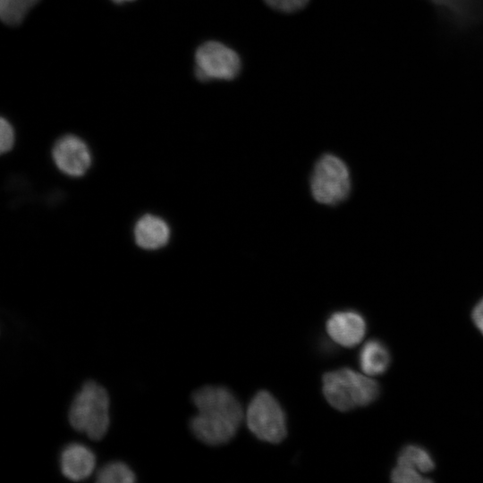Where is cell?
Here are the masks:
<instances>
[{
    "label": "cell",
    "mask_w": 483,
    "mask_h": 483,
    "mask_svg": "<svg viewBox=\"0 0 483 483\" xmlns=\"http://www.w3.org/2000/svg\"><path fill=\"white\" fill-rule=\"evenodd\" d=\"M198 413L190 420L194 436L208 445L228 443L236 434L243 411L235 395L226 387L205 386L192 394Z\"/></svg>",
    "instance_id": "obj_1"
},
{
    "label": "cell",
    "mask_w": 483,
    "mask_h": 483,
    "mask_svg": "<svg viewBox=\"0 0 483 483\" xmlns=\"http://www.w3.org/2000/svg\"><path fill=\"white\" fill-rule=\"evenodd\" d=\"M322 382L326 400L339 411L369 405L379 394V386L376 380L349 368L325 373Z\"/></svg>",
    "instance_id": "obj_2"
},
{
    "label": "cell",
    "mask_w": 483,
    "mask_h": 483,
    "mask_svg": "<svg viewBox=\"0 0 483 483\" xmlns=\"http://www.w3.org/2000/svg\"><path fill=\"white\" fill-rule=\"evenodd\" d=\"M109 396L106 390L93 380L86 381L74 396L69 411L68 420L73 429L97 441L107 433Z\"/></svg>",
    "instance_id": "obj_3"
},
{
    "label": "cell",
    "mask_w": 483,
    "mask_h": 483,
    "mask_svg": "<svg viewBox=\"0 0 483 483\" xmlns=\"http://www.w3.org/2000/svg\"><path fill=\"white\" fill-rule=\"evenodd\" d=\"M246 423L257 438L271 444L282 442L287 435L284 411L267 390L258 391L250 400L246 411Z\"/></svg>",
    "instance_id": "obj_4"
},
{
    "label": "cell",
    "mask_w": 483,
    "mask_h": 483,
    "mask_svg": "<svg viewBox=\"0 0 483 483\" xmlns=\"http://www.w3.org/2000/svg\"><path fill=\"white\" fill-rule=\"evenodd\" d=\"M310 189L314 199L326 205H335L349 195L351 178L348 167L339 157L326 154L315 165Z\"/></svg>",
    "instance_id": "obj_5"
},
{
    "label": "cell",
    "mask_w": 483,
    "mask_h": 483,
    "mask_svg": "<svg viewBox=\"0 0 483 483\" xmlns=\"http://www.w3.org/2000/svg\"><path fill=\"white\" fill-rule=\"evenodd\" d=\"M195 76L200 81L231 80L242 70V60L235 50L222 42L209 40L195 53Z\"/></svg>",
    "instance_id": "obj_6"
},
{
    "label": "cell",
    "mask_w": 483,
    "mask_h": 483,
    "mask_svg": "<svg viewBox=\"0 0 483 483\" xmlns=\"http://www.w3.org/2000/svg\"><path fill=\"white\" fill-rule=\"evenodd\" d=\"M52 156L59 170L71 176L83 175L91 165L88 146L74 135L59 139L53 148Z\"/></svg>",
    "instance_id": "obj_7"
},
{
    "label": "cell",
    "mask_w": 483,
    "mask_h": 483,
    "mask_svg": "<svg viewBox=\"0 0 483 483\" xmlns=\"http://www.w3.org/2000/svg\"><path fill=\"white\" fill-rule=\"evenodd\" d=\"M326 329L336 343L343 347H353L363 340L367 326L359 312L342 310L333 313L327 318Z\"/></svg>",
    "instance_id": "obj_8"
},
{
    "label": "cell",
    "mask_w": 483,
    "mask_h": 483,
    "mask_svg": "<svg viewBox=\"0 0 483 483\" xmlns=\"http://www.w3.org/2000/svg\"><path fill=\"white\" fill-rule=\"evenodd\" d=\"M60 470L63 475L73 481L83 480L94 471L96 455L87 445L72 442L66 445L60 453Z\"/></svg>",
    "instance_id": "obj_9"
},
{
    "label": "cell",
    "mask_w": 483,
    "mask_h": 483,
    "mask_svg": "<svg viewBox=\"0 0 483 483\" xmlns=\"http://www.w3.org/2000/svg\"><path fill=\"white\" fill-rule=\"evenodd\" d=\"M170 233L164 219L150 214L141 216L134 227L136 243L145 250L164 247L170 239Z\"/></svg>",
    "instance_id": "obj_10"
},
{
    "label": "cell",
    "mask_w": 483,
    "mask_h": 483,
    "mask_svg": "<svg viewBox=\"0 0 483 483\" xmlns=\"http://www.w3.org/2000/svg\"><path fill=\"white\" fill-rule=\"evenodd\" d=\"M390 352L379 340H369L360 349L359 363L362 372L370 377L386 371L390 364Z\"/></svg>",
    "instance_id": "obj_11"
},
{
    "label": "cell",
    "mask_w": 483,
    "mask_h": 483,
    "mask_svg": "<svg viewBox=\"0 0 483 483\" xmlns=\"http://www.w3.org/2000/svg\"><path fill=\"white\" fill-rule=\"evenodd\" d=\"M397 462L409 465L421 473L429 472L435 467L434 460L429 453L415 445L402 448L398 455Z\"/></svg>",
    "instance_id": "obj_12"
},
{
    "label": "cell",
    "mask_w": 483,
    "mask_h": 483,
    "mask_svg": "<svg viewBox=\"0 0 483 483\" xmlns=\"http://www.w3.org/2000/svg\"><path fill=\"white\" fill-rule=\"evenodd\" d=\"M99 483H132L136 475L123 462L114 461L104 464L97 472Z\"/></svg>",
    "instance_id": "obj_13"
},
{
    "label": "cell",
    "mask_w": 483,
    "mask_h": 483,
    "mask_svg": "<svg viewBox=\"0 0 483 483\" xmlns=\"http://www.w3.org/2000/svg\"><path fill=\"white\" fill-rule=\"evenodd\" d=\"M38 0H0V17L8 25L22 21L28 12Z\"/></svg>",
    "instance_id": "obj_14"
},
{
    "label": "cell",
    "mask_w": 483,
    "mask_h": 483,
    "mask_svg": "<svg viewBox=\"0 0 483 483\" xmlns=\"http://www.w3.org/2000/svg\"><path fill=\"white\" fill-rule=\"evenodd\" d=\"M391 479L395 483H425L430 481L420 471L409 465L399 462H397L391 472Z\"/></svg>",
    "instance_id": "obj_15"
},
{
    "label": "cell",
    "mask_w": 483,
    "mask_h": 483,
    "mask_svg": "<svg viewBox=\"0 0 483 483\" xmlns=\"http://www.w3.org/2000/svg\"><path fill=\"white\" fill-rule=\"evenodd\" d=\"M271 9L284 13H293L307 6L309 0H263Z\"/></svg>",
    "instance_id": "obj_16"
},
{
    "label": "cell",
    "mask_w": 483,
    "mask_h": 483,
    "mask_svg": "<svg viewBox=\"0 0 483 483\" xmlns=\"http://www.w3.org/2000/svg\"><path fill=\"white\" fill-rule=\"evenodd\" d=\"M0 149L2 153L9 151L14 143V131L12 124L4 117L0 122Z\"/></svg>",
    "instance_id": "obj_17"
},
{
    "label": "cell",
    "mask_w": 483,
    "mask_h": 483,
    "mask_svg": "<svg viewBox=\"0 0 483 483\" xmlns=\"http://www.w3.org/2000/svg\"><path fill=\"white\" fill-rule=\"evenodd\" d=\"M472 320L477 328L483 335V299L474 307L472 311Z\"/></svg>",
    "instance_id": "obj_18"
},
{
    "label": "cell",
    "mask_w": 483,
    "mask_h": 483,
    "mask_svg": "<svg viewBox=\"0 0 483 483\" xmlns=\"http://www.w3.org/2000/svg\"><path fill=\"white\" fill-rule=\"evenodd\" d=\"M113 1L115 2V3L121 4V3L129 2V1H133V0H113Z\"/></svg>",
    "instance_id": "obj_19"
}]
</instances>
